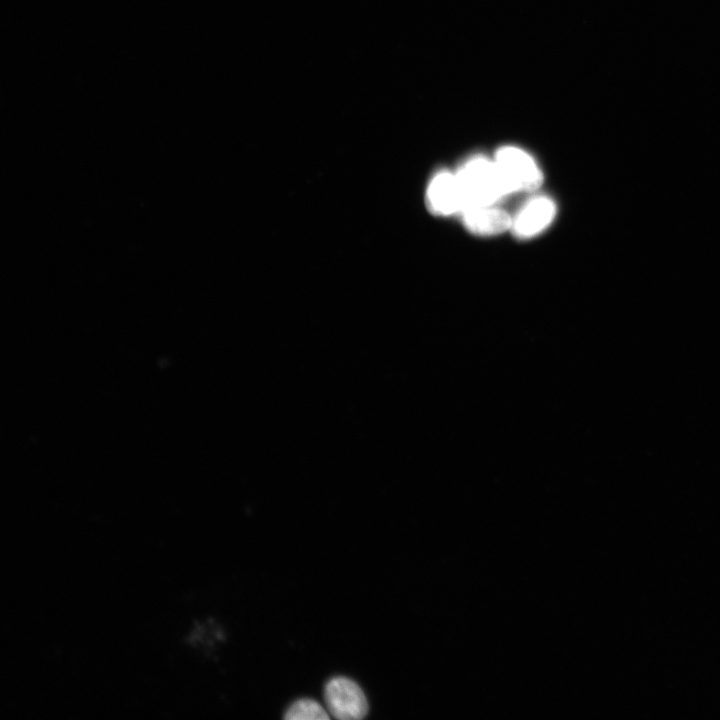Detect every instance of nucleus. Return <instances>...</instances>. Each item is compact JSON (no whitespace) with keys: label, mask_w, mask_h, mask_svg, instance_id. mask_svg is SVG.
<instances>
[{"label":"nucleus","mask_w":720,"mask_h":720,"mask_svg":"<svg viewBox=\"0 0 720 720\" xmlns=\"http://www.w3.org/2000/svg\"><path fill=\"white\" fill-rule=\"evenodd\" d=\"M464 209L496 205L509 193L494 160L477 156L455 173ZM463 209V210H464Z\"/></svg>","instance_id":"obj_1"},{"label":"nucleus","mask_w":720,"mask_h":720,"mask_svg":"<svg viewBox=\"0 0 720 720\" xmlns=\"http://www.w3.org/2000/svg\"><path fill=\"white\" fill-rule=\"evenodd\" d=\"M494 162L509 193L532 192L543 181V175L535 160L524 150L504 146L497 150Z\"/></svg>","instance_id":"obj_2"},{"label":"nucleus","mask_w":720,"mask_h":720,"mask_svg":"<svg viewBox=\"0 0 720 720\" xmlns=\"http://www.w3.org/2000/svg\"><path fill=\"white\" fill-rule=\"evenodd\" d=\"M324 701L329 715L338 720H358L369 710L362 688L352 679L336 676L324 687Z\"/></svg>","instance_id":"obj_3"},{"label":"nucleus","mask_w":720,"mask_h":720,"mask_svg":"<svg viewBox=\"0 0 720 720\" xmlns=\"http://www.w3.org/2000/svg\"><path fill=\"white\" fill-rule=\"evenodd\" d=\"M556 214L554 201L544 195L527 200L512 216L511 231L519 239H528L545 230Z\"/></svg>","instance_id":"obj_4"},{"label":"nucleus","mask_w":720,"mask_h":720,"mask_svg":"<svg viewBox=\"0 0 720 720\" xmlns=\"http://www.w3.org/2000/svg\"><path fill=\"white\" fill-rule=\"evenodd\" d=\"M428 209L438 216L460 214L464 209L455 173L441 171L433 176L426 190Z\"/></svg>","instance_id":"obj_5"},{"label":"nucleus","mask_w":720,"mask_h":720,"mask_svg":"<svg viewBox=\"0 0 720 720\" xmlns=\"http://www.w3.org/2000/svg\"><path fill=\"white\" fill-rule=\"evenodd\" d=\"M460 215L465 228L476 235H497L511 229L512 215L495 205L469 207Z\"/></svg>","instance_id":"obj_6"},{"label":"nucleus","mask_w":720,"mask_h":720,"mask_svg":"<svg viewBox=\"0 0 720 720\" xmlns=\"http://www.w3.org/2000/svg\"><path fill=\"white\" fill-rule=\"evenodd\" d=\"M287 720H325L330 715L321 704L311 698H301L293 702L285 711Z\"/></svg>","instance_id":"obj_7"}]
</instances>
